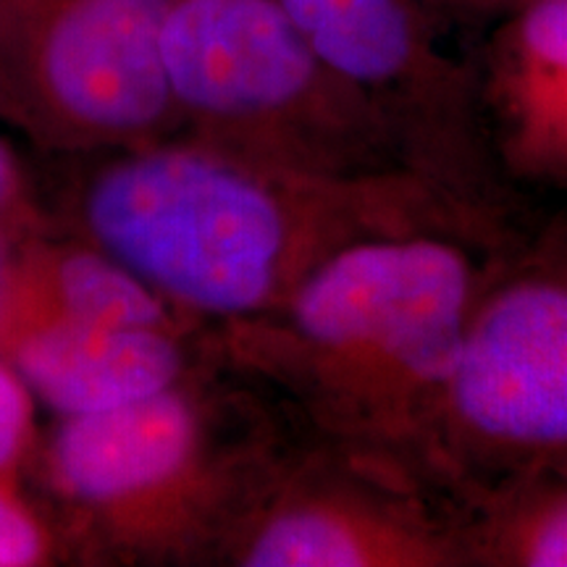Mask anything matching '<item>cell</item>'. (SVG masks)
<instances>
[{"instance_id":"cell-1","label":"cell","mask_w":567,"mask_h":567,"mask_svg":"<svg viewBox=\"0 0 567 567\" xmlns=\"http://www.w3.org/2000/svg\"><path fill=\"white\" fill-rule=\"evenodd\" d=\"M84 239L179 313L221 326L279 310L344 247L408 234L505 243L502 218L423 176H318L158 140L116 151L71 203Z\"/></svg>"},{"instance_id":"cell-2","label":"cell","mask_w":567,"mask_h":567,"mask_svg":"<svg viewBox=\"0 0 567 567\" xmlns=\"http://www.w3.org/2000/svg\"><path fill=\"white\" fill-rule=\"evenodd\" d=\"M484 250L455 234L344 247L279 310L226 323L221 347L339 452L423 484L439 400L492 268Z\"/></svg>"},{"instance_id":"cell-3","label":"cell","mask_w":567,"mask_h":567,"mask_svg":"<svg viewBox=\"0 0 567 567\" xmlns=\"http://www.w3.org/2000/svg\"><path fill=\"white\" fill-rule=\"evenodd\" d=\"M163 61L189 137L302 174H415L375 105L276 0H172Z\"/></svg>"},{"instance_id":"cell-4","label":"cell","mask_w":567,"mask_h":567,"mask_svg":"<svg viewBox=\"0 0 567 567\" xmlns=\"http://www.w3.org/2000/svg\"><path fill=\"white\" fill-rule=\"evenodd\" d=\"M557 476H567V229L488 268L423 457V484L463 505Z\"/></svg>"},{"instance_id":"cell-5","label":"cell","mask_w":567,"mask_h":567,"mask_svg":"<svg viewBox=\"0 0 567 567\" xmlns=\"http://www.w3.org/2000/svg\"><path fill=\"white\" fill-rule=\"evenodd\" d=\"M274 457L224 444L187 384L69 415L45 450V478L92 542L124 557L218 555L231 520Z\"/></svg>"},{"instance_id":"cell-6","label":"cell","mask_w":567,"mask_h":567,"mask_svg":"<svg viewBox=\"0 0 567 567\" xmlns=\"http://www.w3.org/2000/svg\"><path fill=\"white\" fill-rule=\"evenodd\" d=\"M172 0H0V118L53 151H126L182 130Z\"/></svg>"},{"instance_id":"cell-7","label":"cell","mask_w":567,"mask_h":567,"mask_svg":"<svg viewBox=\"0 0 567 567\" xmlns=\"http://www.w3.org/2000/svg\"><path fill=\"white\" fill-rule=\"evenodd\" d=\"M310 48L384 116L408 166L505 221L478 74L442 48L431 0H276Z\"/></svg>"},{"instance_id":"cell-8","label":"cell","mask_w":567,"mask_h":567,"mask_svg":"<svg viewBox=\"0 0 567 567\" xmlns=\"http://www.w3.org/2000/svg\"><path fill=\"white\" fill-rule=\"evenodd\" d=\"M243 567H467L457 517L439 515L421 484L344 455L274 460L218 555Z\"/></svg>"},{"instance_id":"cell-9","label":"cell","mask_w":567,"mask_h":567,"mask_svg":"<svg viewBox=\"0 0 567 567\" xmlns=\"http://www.w3.org/2000/svg\"><path fill=\"white\" fill-rule=\"evenodd\" d=\"M478 97L502 172L567 184V0H526L496 21Z\"/></svg>"},{"instance_id":"cell-10","label":"cell","mask_w":567,"mask_h":567,"mask_svg":"<svg viewBox=\"0 0 567 567\" xmlns=\"http://www.w3.org/2000/svg\"><path fill=\"white\" fill-rule=\"evenodd\" d=\"M32 396L63 417L122 408L187 384L182 329L40 321L0 339Z\"/></svg>"},{"instance_id":"cell-11","label":"cell","mask_w":567,"mask_h":567,"mask_svg":"<svg viewBox=\"0 0 567 567\" xmlns=\"http://www.w3.org/2000/svg\"><path fill=\"white\" fill-rule=\"evenodd\" d=\"M176 313L151 284L90 243L40 247L0 279V339L40 321L179 329Z\"/></svg>"},{"instance_id":"cell-12","label":"cell","mask_w":567,"mask_h":567,"mask_svg":"<svg viewBox=\"0 0 567 567\" xmlns=\"http://www.w3.org/2000/svg\"><path fill=\"white\" fill-rule=\"evenodd\" d=\"M457 534L467 567H567V476L471 502Z\"/></svg>"},{"instance_id":"cell-13","label":"cell","mask_w":567,"mask_h":567,"mask_svg":"<svg viewBox=\"0 0 567 567\" xmlns=\"http://www.w3.org/2000/svg\"><path fill=\"white\" fill-rule=\"evenodd\" d=\"M53 534L0 476V567L45 565Z\"/></svg>"},{"instance_id":"cell-14","label":"cell","mask_w":567,"mask_h":567,"mask_svg":"<svg viewBox=\"0 0 567 567\" xmlns=\"http://www.w3.org/2000/svg\"><path fill=\"white\" fill-rule=\"evenodd\" d=\"M32 434V392L0 358V476L11 473Z\"/></svg>"},{"instance_id":"cell-15","label":"cell","mask_w":567,"mask_h":567,"mask_svg":"<svg viewBox=\"0 0 567 567\" xmlns=\"http://www.w3.org/2000/svg\"><path fill=\"white\" fill-rule=\"evenodd\" d=\"M526 0H431L442 19L457 21H499Z\"/></svg>"},{"instance_id":"cell-16","label":"cell","mask_w":567,"mask_h":567,"mask_svg":"<svg viewBox=\"0 0 567 567\" xmlns=\"http://www.w3.org/2000/svg\"><path fill=\"white\" fill-rule=\"evenodd\" d=\"M17 195V172H13L9 155L0 147V208Z\"/></svg>"},{"instance_id":"cell-17","label":"cell","mask_w":567,"mask_h":567,"mask_svg":"<svg viewBox=\"0 0 567 567\" xmlns=\"http://www.w3.org/2000/svg\"><path fill=\"white\" fill-rule=\"evenodd\" d=\"M3 268H6V264H3V260H0V279H3Z\"/></svg>"}]
</instances>
